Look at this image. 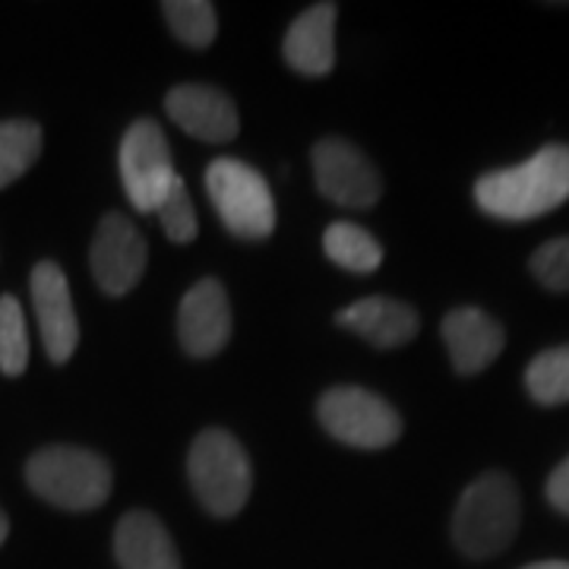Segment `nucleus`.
Instances as JSON below:
<instances>
[{
  "mask_svg": "<svg viewBox=\"0 0 569 569\" xmlns=\"http://www.w3.org/2000/svg\"><path fill=\"white\" fill-rule=\"evenodd\" d=\"M569 200V146L553 142L529 162L490 171L475 183V203L503 222H531Z\"/></svg>",
  "mask_w": 569,
  "mask_h": 569,
  "instance_id": "f257e3e1",
  "label": "nucleus"
},
{
  "mask_svg": "<svg viewBox=\"0 0 569 569\" xmlns=\"http://www.w3.org/2000/svg\"><path fill=\"white\" fill-rule=\"evenodd\" d=\"M519 490L507 471H485L475 478L452 516V541L471 560H488L507 550L519 531Z\"/></svg>",
  "mask_w": 569,
  "mask_h": 569,
  "instance_id": "f03ea898",
  "label": "nucleus"
},
{
  "mask_svg": "<svg viewBox=\"0 0 569 569\" xmlns=\"http://www.w3.org/2000/svg\"><path fill=\"white\" fill-rule=\"evenodd\" d=\"M26 481L51 507L86 512L99 509L108 500L114 475L99 452L80 447H48L29 459Z\"/></svg>",
  "mask_w": 569,
  "mask_h": 569,
  "instance_id": "7ed1b4c3",
  "label": "nucleus"
},
{
  "mask_svg": "<svg viewBox=\"0 0 569 569\" xmlns=\"http://www.w3.org/2000/svg\"><path fill=\"white\" fill-rule=\"evenodd\" d=\"M187 475L206 512L231 519L247 507L253 471L244 447L228 430H203L187 456Z\"/></svg>",
  "mask_w": 569,
  "mask_h": 569,
  "instance_id": "20e7f679",
  "label": "nucleus"
},
{
  "mask_svg": "<svg viewBox=\"0 0 569 569\" xmlns=\"http://www.w3.org/2000/svg\"><path fill=\"white\" fill-rule=\"evenodd\" d=\"M206 193L222 224L244 241H263L276 228V203L266 178L241 159H216L206 168Z\"/></svg>",
  "mask_w": 569,
  "mask_h": 569,
  "instance_id": "39448f33",
  "label": "nucleus"
},
{
  "mask_svg": "<svg viewBox=\"0 0 569 569\" xmlns=\"http://www.w3.org/2000/svg\"><path fill=\"white\" fill-rule=\"evenodd\" d=\"M317 418L329 437L355 449H387L402 433L399 411L361 387L329 389L317 406Z\"/></svg>",
  "mask_w": 569,
  "mask_h": 569,
  "instance_id": "423d86ee",
  "label": "nucleus"
},
{
  "mask_svg": "<svg viewBox=\"0 0 569 569\" xmlns=\"http://www.w3.org/2000/svg\"><path fill=\"white\" fill-rule=\"evenodd\" d=\"M118 162H121L123 193H127L130 206L137 212H156L178 178L162 127L152 118H140L130 123L121 140Z\"/></svg>",
  "mask_w": 569,
  "mask_h": 569,
  "instance_id": "0eeeda50",
  "label": "nucleus"
},
{
  "mask_svg": "<svg viewBox=\"0 0 569 569\" xmlns=\"http://www.w3.org/2000/svg\"><path fill=\"white\" fill-rule=\"evenodd\" d=\"M313 178L326 200L346 209H370L383 193V181L373 162L355 142L326 137L313 146Z\"/></svg>",
  "mask_w": 569,
  "mask_h": 569,
  "instance_id": "6e6552de",
  "label": "nucleus"
},
{
  "mask_svg": "<svg viewBox=\"0 0 569 569\" xmlns=\"http://www.w3.org/2000/svg\"><path fill=\"white\" fill-rule=\"evenodd\" d=\"M89 263L104 295L111 298L127 295L146 272V241L137 224L121 212H108L96 228Z\"/></svg>",
  "mask_w": 569,
  "mask_h": 569,
  "instance_id": "1a4fd4ad",
  "label": "nucleus"
},
{
  "mask_svg": "<svg viewBox=\"0 0 569 569\" xmlns=\"http://www.w3.org/2000/svg\"><path fill=\"white\" fill-rule=\"evenodd\" d=\"M29 284H32V305H36V317H39L44 351L54 365H63L73 358L77 342H80V323H77L67 276L61 266L44 260L32 269Z\"/></svg>",
  "mask_w": 569,
  "mask_h": 569,
  "instance_id": "9d476101",
  "label": "nucleus"
},
{
  "mask_svg": "<svg viewBox=\"0 0 569 569\" xmlns=\"http://www.w3.org/2000/svg\"><path fill=\"white\" fill-rule=\"evenodd\" d=\"M164 111L183 133L203 142H228L241 130V118L231 96H224L216 86H200V82L174 86L164 96Z\"/></svg>",
  "mask_w": 569,
  "mask_h": 569,
  "instance_id": "9b49d317",
  "label": "nucleus"
},
{
  "mask_svg": "<svg viewBox=\"0 0 569 569\" xmlns=\"http://www.w3.org/2000/svg\"><path fill=\"white\" fill-rule=\"evenodd\" d=\"M178 336L187 355L212 358L231 339V305L216 279H200L183 295L178 310Z\"/></svg>",
  "mask_w": 569,
  "mask_h": 569,
  "instance_id": "f8f14e48",
  "label": "nucleus"
},
{
  "mask_svg": "<svg viewBox=\"0 0 569 569\" xmlns=\"http://www.w3.org/2000/svg\"><path fill=\"white\" fill-rule=\"evenodd\" d=\"M440 332L447 342L449 361L462 377L481 373L485 367L493 365L503 351V342H507L503 326L478 307L449 310Z\"/></svg>",
  "mask_w": 569,
  "mask_h": 569,
  "instance_id": "ddd939ff",
  "label": "nucleus"
},
{
  "mask_svg": "<svg viewBox=\"0 0 569 569\" xmlns=\"http://www.w3.org/2000/svg\"><path fill=\"white\" fill-rule=\"evenodd\" d=\"M336 3L307 7L284 32V61L305 77H326L336 63Z\"/></svg>",
  "mask_w": 569,
  "mask_h": 569,
  "instance_id": "4468645a",
  "label": "nucleus"
},
{
  "mask_svg": "<svg viewBox=\"0 0 569 569\" xmlns=\"http://www.w3.org/2000/svg\"><path fill=\"white\" fill-rule=\"evenodd\" d=\"M336 320L373 348L406 346L418 336V326H421L415 307H408L406 301H396V298H383V295L361 298V301L348 305L346 310H339Z\"/></svg>",
  "mask_w": 569,
  "mask_h": 569,
  "instance_id": "2eb2a0df",
  "label": "nucleus"
},
{
  "mask_svg": "<svg viewBox=\"0 0 569 569\" xmlns=\"http://www.w3.org/2000/svg\"><path fill=\"white\" fill-rule=\"evenodd\" d=\"M114 557L121 569H183L168 529L146 509H133L118 522Z\"/></svg>",
  "mask_w": 569,
  "mask_h": 569,
  "instance_id": "dca6fc26",
  "label": "nucleus"
},
{
  "mask_svg": "<svg viewBox=\"0 0 569 569\" xmlns=\"http://www.w3.org/2000/svg\"><path fill=\"white\" fill-rule=\"evenodd\" d=\"M323 250L326 257L336 266H342L348 272H377L383 263V247L380 241L355 222H336L326 228L323 234Z\"/></svg>",
  "mask_w": 569,
  "mask_h": 569,
  "instance_id": "f3484780",
  "label": "nucleus"
},
{
  "mask_svg": "<svg viewBox=\"0 0 569 569\" xmlns=\"http://www.w3.org/2000/svg\"><path fill=\"white\" fill-rule=\"evenodd\" d=\"M41 156V127L36 121H0V190L20 181Z\"/></svg>",
  "mask_w": 569,
  "mask_h": 569,
  "instance_id": "a211bd4d",
  "label": "nucleus"
},
{
  "mask_svg": "<svg viewBox=\"0 0 569 569\" xmlns=\"http://www.w3.org/2000/svg\"><path fill=\"white\" fill-rule=\"evenodd\" d=\"M526 389L538 406H567L569 402V346L541 351L526 367Z\"/></svg>",
  "mask_w": 569,
  "mask_h": 569,
  "instance_id": "6ab92c4d",
  "label": "nucleus"
},
{
  "mask_svg": "<svg viewBox=\"0 0 569 569\" xmlns=\"http://www.w3.org/2000/svg\"><path fill=\"white\" fill-rule=\"evenodd\" d=\"M164 20L171 26V32L190 44V48H209L219 32V17L216 7L206 0H168L162 7Z\"/></svg>",
  "mask_w": 569,
  "mask_h": 569,
  "instance_id": "aec40b11",
  "label": "nucleus"
},
{
  "mask_svg": "<svg viewBox=\"0 0 569 569\" xmlns=\"http://www.w3.org/2000/svg\"><path fill=\"white\" fill-rule=\"evenodd\" d=\"M29 365V332L20 301L13 295L0 298V373L20 377Z\"/></svg>",
  "mask_w": 569,
  "mask_h": 569,
  "instance_id": "412c9836",
  "label": "nucleus"
},
{
  "mask_svg": "<svg viewBox=\"0 0 569 569\" xmlns=\"http://www.w3.org/2000/svg\"><path fill=\"white\" fill-rule=\"evenodd\" d=\"M156 216H159V222H162L164 234H168L174 244H190V241L197 238V231H200V224H197V209H193L190 190H187V183H183L181 174L174 178L168 197H164L162 206L156 209Z\"/></svg>",
  "mask_w": 569,
  "mask_h": 569,
  "instance_id": "4be33fe9",
  "label": "nucleus"
},
{
  "mask_svg": "<svg viewBox=\"0 0 569 569\" xmlns=\"http://www.w3.org/2000/svg\"><path fill=\"white\" fill-rule=\"evenodd\" d=\"M535 279L550 291H569V238H553L531 257Z\"/></svg>",
  "mask_w": 569,
  "mask_h": 569,
  "instance_id": "5701e85b",
  "label": "nucleus"
},
{
  "mask_svg": "<svg viewBox=\"0 0 569 569\" xmlns=\"http://www.w3.org/2000/svg\"><path fill=\"white\" fill-rule=\"evenodd\" d=\"M548 503L557 512L569 516V459H563L560 466L550 471L548 478Z\"/></svg>",
  "mask_w": 569,
  "mask_h": 569,
  "instance_id": "b1692460",
  "label": "nucleus"
},
{
  "mask_svg": "<svg viewBox=\"0 0 569 569\" xmlns=\"http://www.w3.org/2000/svg\"><path fill=\"white\" fill-rule=\"evenodd\" d=\"M522 569H569L567 560H545V563H531V567Z\"/></svg>",
  "mask_w": 569,
  "mask_h": 569,
  "instance_id": "393cba45",
  "label": "nucleus"
},
{
  "mask_svg": "<svg viewBox=\"0 0 569 569\" xmlns=\"http://www.w3.org/2000/svg\"><path fill=\"white\" fill-rule=\"evenodd\" d=\"M7 535H10V522H7V516L0 512V545L7 541Z\"/></svg>",
  "mask_w": 569,
  "mask_h": 569,
  "instance_id": "a878e982",
  "label": "nucleus"
}]
</instances>
